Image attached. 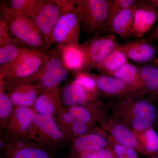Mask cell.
<instances>
[{
    "instance_id": "obj_1",
    "label": "cell",
    "mask_w": 158,
    "mask_h": 158,
    "mask_svg": "<svg viewBox=\"0 0 158 158\" xmlns=\"http://www.w3.org/2000/svg\"><path fill=\"white\" fill-rule=\"evenodd\" d=\"M110 4V0L77 1L85 34L94 37L108 32Z\"/></svg>"
},
{
    "instance_id": "obj_2",
    "label": "cell",
    "mask_w": 158,
    "mask_h": 158,
    "mask_svg": "<svg viewBox=\"0 0 158 158\" xmlns=\"http://www.w3.org/2000/svg\"><path fill=\"white\" fill-rule=\"evenodd\" d=\"M9 35L12 41L21 47L33 50H48L44 37L31 18L20 13L9 21Z\"/></svg>"
},
{
    "instance_id": "obj_3",
    "label": "cell",
    "mask_w": 158,
    "mask_h": 158,
    "mask_svg": "<svg viewBox=\"0 0 158 158\" xmlns=\"http://www.w3.org/2000/svg\"><path fill=\"white\" fill-rule=\"evenodd\" d=\"M51 55V52L48 50L29 49L17 61L0 69L1 80L12 81L30 78L40 70Z\"/></svg>"
},
{
    "instance_id": "obj_4",
    "label": "cell",
    "mask_w": 158,
    "mask_h": 158,
    "mask_svg": "<svg viewBox=\"0 0 158 158\" xmlns=\"http://www.w3.org/2000/svg\"><path fill=\"white\" fill-rule=\"evenodd\" d=\"M63 9L59 1L37 0L33 6L22 14L34 20L43 35L47 44L50 47L53 44L54 28Z\"/></svg>"
},
{
    "instance_id": "obj_5",
    "label": "cell",
    "mask_w": 158,
    "mask_h": 158,
    "mask_svg": "<svg viewBox=\"0 0 158 158\" xmlns=\"http://www.w3.org/2000/svg\"><path fill=\"white\" fill-rule=\"evenodd\" d=\"M81 15L77 6V1L63 9L53 32V42L57 48L68 44H79L82 29Z\"/></svg>"
},
{
    "instance_id": "obj_6",
    "label": "cell",
    "mask_w": 158,
    "mask_h": 158,
    "mask_svg": "<svg viewBox=\"0 0 158 158\" xmlns=\"http://www.w3.org/2000/svg\"><path fill=\"white\" fill-rule=\"evenodd\" d=\"M119 45L115 35L110 34L92 37L81 44L85 56L84 71L96 69L98 65Z\"/></svg>"
},
{
    "instance_id": "obj_7",
    "label": "cell",
    "mask_w": 158,
    "mask_h": 158,
    "mask_svg": "<svg viewBox=\"0 0 158 158\" xmlns=\"http://www.w3.org/2000/svg\"><path fill=\"white\" fill-rule=\"evenodd\" d=\"M129 98L132 107L131 125L137 131L152 127L157 118L156 109L151 102L145 99L133 100Z\"/></svg>"
},
{
    "instance_id": "obj_8",
    "label": "cell",
    "mask_w": 158,
    "mask_h": 158,
    "mask_svg": "<svg viewBox=\"0 0 158 158\" xmlns=\"http://www.w3.org/2000/svg\"><path fill=\"white\" fill-rule=\"evenodd\" d=\"M94 76L99 90L108 96L127 98L141 97L147 94L146 91L135 89L112 76Z\"/></svg>"
},
{
    "instance_id": "obj_9",
    "label": "cell",
    "mask_w": 158,
    "mask_h": 158,
    "mask_svg": "<svg viewBox=\"0 0 158 158\" xmlns=\"http://www.w3.org/2000/svg\"><path fill=\"white\" fill-rule=\"evenodd\" d=\"M158 21V9L148 2L140 1L135 11L131 37L143 38Z\"/></svg>"
},
{
    "instance_id": "obj_10",
    "label": "cell",
    "mask_w": 158,
    "mask_h": 158,
    "mask_svg": "<svg viewBox=\"0 0 158 158\" xmlns=\"http://www.w3.org/2000/svg\"><path fill=\"white\" fill-rule=\"evenodd\" d=\"M119 47L128 59L138 63L152 62L155 59L156 50L147 40L138 38L133 41L120 44Z\"/></svg>"
},
{
    "instance_id": "obj_11",
    "label": "cell",
    "mask_w": 158,
    "mask_h": 158,
    "mask_svg": "<svg viewBox=\"0 0 158 158\" xmlns=\"http://www.w3.org/2000/svg\"><path fill=\"white\" fill-rule=\"evenodd\" d=\"M140 3V1H138L116 15L111 22L108 32L123 38L131 37L135 11Z\"/></svg>"
},
{
    "instance_id": "obj_12",
    "label": "cell",
    "mask_w": 158,
    "mask_h": 158,
    "mask_svg": "<svg viewBox=\"0 0 158 158\" xmlns=\"http://www.w3.org/2000/svg\"><path fill=\"white\" fill-rule=\"evenodd\" d=\"M65 68L76 72L84 71L85 56L81 44H68L57 48Z\"/></svg>"
},
{
    "instance_id": "obj_13",
    "label": "cell",
    "mask_w": 158,
    "mask_h": 158,
    "mask_svg": "<svg viewBox=\"0 0 158 158\" xmlns=\"http://www.w3.org/2000/svg\"><path fill=\"white\" fill-rule=\"evenodd\" d=\"M41 88L35 85L23 84L12 90L10 98L13 104L19 106L28 107L35 103Z\"/></svg>"
},
{
    "instance_id": "obj_14",
    "label": "cell",
    "mask_w": 158,
    "mask_h": 158,
    "mask_svg": "<svg viewBox=\"0 0 158 158\" xmlns=\"http://www.w3.org/2000/svg\"><path fill=\"white\" fill-rule=\"evenodd\" d=\"M138 67L147 93L158 99V59Z\"/></svg>"
},
{
    "instance_id": "obj_15",
    "label": "cell",
    "mask_w": 158,
    "mask_h": 158,
    "mask_svg": "<svg viewBox=\"0 0 158 158\" xmlns=\"http://www.w3.org/2000/svg\"><path fill=\"white\" fill-rule=\"evenodd\" d=\"M111 76L121 80L135 89L146 92L138 66L128 62Z\"/></svg>"
},
{
    "instance_id": "obj_16",
    "label": "cell",
    "mask_w": 158,
    "mask_h": 158,
    "mask_svg": "<svg viewBox=\"0 0 158 158\" xmlns=\"http://www.w3.org/2000/svg\"><path fill=\"white\" fill-rule=\"evenodd\" d=\"M111 133L117 143L131 148L145 155L144 148L135 132L122 124L114 125Z\"/></svg>"
},
{
    "instance_id": "obj_17",
    "label": "cell",
    "mask_w": 158,
    "mask_h": 158,
    "mask_svg": "<svg viewBox=\"0 0 158 158\" xmlns=\"http://www.w3.org/2000/svg\"><path fill=\"white\" fill-rule=\"evenodd\" d=\"M93 97L84 88L74 83L66 85L62 94V102L67 106L85 105Z\"/></svg>"
},
{
    "instance_id": "obj_18",
    "label": "cell",
    "mask_w": 158,
    "mask_h": 158,
    "mask_svg": "<svg viewBox=\"0 0 158 158\" xmlns=\"http://www.w3.org/2000/svg\"><path fill=\"white\" fill-rule=\"evenodd\" d=\"M107 140L98 134L83 135L77 138L74 147L78 152L84 153L97 152L108 147Z\"/></svg>"
},
{
    "instance_id": "obj_19",
    "label": "cell",
    "mask_w": 158,
    "mask_h": 158,
    "mask_svg": "<svg viewBox=\"0 0 158 158\" xmlns=\"http://www.w3.org/2000/svg\"><path fill=\"white\" fill-rule=\"evenodd\" d=\"M126 54L119 47L98 65L96 69L102 75L111 76L122 65L127 63Z\"/></svg>"
},
{
    "instance_id": "obj_20",
    "label": "cell",
    "mask_w": 158,
    "mask_h": 158,
    "mask_svg": "<svg viewBox=\"0 0 158 158\" xmlns=\"http://www.w3.org/2000/svg\"><path fill=\"white\" fill-rule=\"evenodd\" d=\"M28 50L17 45L11 40L0 42V69L17 61Z\"/></svg>"
},
{
    "instance_id": "obj_21",
    "label": "cell",
    "mask_w": 158,
    "mask_h": 158,
    "mask_svg": "<svg viewBox=\"0 0 158 158\" xmlns=\"http://www.w3.org/2000/svg\"><path fill=\"white\" fill-rule=\"evenodd\" d=\"M59 100L57 88L46 91L36 100L35 110L38 114L52 115L56 111Z\"/></svg>"
},
{
    "instance_id": "obj_22",
    "label": "cell",
    "mask_w": 158,
    "mask_h": 158,
    "mask_svg": "<svg viewBox=\"0 0 158 158\" xmlns=\"http://www.w3.org/2000/svg\"><path fill=\"white\" fill-rule=\"evenodd\" d=\"M33 123L52 139L58 140L63 137L62 132L58 128L52 115L36 113L34 115Z\"/></svg>"
},
{
    "instance_id": "obj_23",
    "label": "cell",
    "mask_w": 158,
    "mask_h": 158,
    "mask_svg": "<svg viewBox=\"0 0 158 158\" xmlns=\"http://www.w3.org/2000/svg\"><path fill=\"white\" fill-rule=\"evenodd\" d=\"M135 133L144 148L145 155L150 156L158 152V135L152 127Z\"/></svg>"
},
{
    "instance_id": "obj_24",
    "label": "cell",
    "mask_w": 158,
    "mask_h": 158,
    "mask_svg": "<svg viewBox=\"0 0 158 158\" xmlns=\"http://www.w3.org/2000/svg\"><path fill=\"white\" fill-rule=\"evenodd\" d=\"M34 113L27 107L19 106L15 110V123L20 132H25L30 129L33 123Z\"/></svg>"
},
{
    "instance_id": "obj_25",
    "label": "cell",
    "mask_w": 158,
    "mask_h": 158,
    "mask_svg": "<svg viewBox=\"0 0 158 158\" xmlns=\"http://www.w3.org/2000/svg\"><path fill=\"white\" fill-rule=\"evenodd\" d=\"M73 83L81 86L93 96L97 95L99 90L94 75L90 74L85 71L77 73Z\"/></svg>"
},
{
    "instance_id": "obj_26",
    "label": "cell",
    "mask_w": 158,
    "mask_h": 158,
    "mask_svg": "<svg viewBox=\"0 0 158 158\" xmlns=\"http://www.w3.org/2000/svg\"><path fill=\"white\" fill-rule=\"evenodd\" d=\"M11 158H51L43 150L34 147L19 148L11 156Z\"/></svg>"
},
{
    "instance_id": "obj_27",
    "label": "cell",
    "mask_w": 158,
    "mask_h": 158,
    "mask_svg": "<svg viewBox=\"0 0 158 158\" xmlns=\"http://www.w3.org/2000/svg\"><path fill=\"white\" fill-rule=\"evenodd\" d=\"M138 1L137 0H110L108 24L109 29L111 22L116 15L123 10L135 4Z\"/></svg>"
},
{
    "instance_id": "obj_28",
    "label": "cell",
    "mask_w": 158,
    "mask_h": 158,
    "mask_svg": "<svg viewBox=\"0 0 158 158\" xmlns=\"http://www.w3.org/2000/svg\"><path fill=\"white\" fill-rule=\"evenodd\" d=\"M65 67L62 56L59 50L52 51L51 56L40 69V71L52 72Z\"/></svg>"
},
{
    "instance_id": "obj_29",
    "label": "cell",
    "mask_w": 158,
    "mask_h": 158,
    "mask_svg": "<svg viewBox=\"0 0 158 158\" xmlns=\"http://www.w3.org/2000/svg\"><path fill=\"white\" fill-rule=\"evenodd\" d=\"M13 108V103L11 98L3 90L1 86L0 92V117L5 119L10 115Z\"/></svg>"
},
{
    "instance_id": "obj_30",
    "label": "cell",
    "mask_w": 158,
    "mask_h": 158,
    "mask_svg": "<svg viewBox=\"0 0 158 158\" xmlns=\"http://www.w3.org/2000/svg\"><path fill=\"white\" fill-rule=\"evenodd\" d=\"M111 149L115 158H139L135 150L118 143L114 144Z\"/></svg>"
},
{
    "instance_id": "obj_31",
    "label": "cell",
    "mask_w": 158,
    "mask_h": 158,
    "mask_svg": "<svg viewBox=\"0 0 158 158\" xmlns=\"http://www.w3.org/2000/svg\"><path fill=\"white\" fill-rule=\"evenodd\" d=\"M75 118L76 120L87 123L92 118L91 113L87 108L83 106H73L71 107L69 111Z\"/></svg>"
},
{
    "instance_id": "obj_32",
    "label": "cell",
    "mask_w": 158,
    "mask_h": 158,
    "mask_svg": "<svg viewBox=\"0 0 158 158\" xmlns=\"http://www.w3.org/2000/svg\"><path fill=\"white\" fill-rule=\"evenodd\" d=\"M73 124V130L76 135H83L88 131V127L85 123L76 120Z\"/></svg>"
},
{
    "instance_id": "obj_33",
    "label": "cell",
    "mask_w": 158,
    "mask_h": 158,
    "mask_svg": "<svg viewBox=\"0 0 158 158\" xmlns=\"http://www.w3.org/2000/svg\"><path fill=\"white\" fill-rule=\"evenodd\" d=\"M145 37L149 41H158V21L152 29L148 32Z\"/></svg>"
},
{
    "instance_id": "obj_34",
    "label": "cell",
    "mask_w": 158,
    "mask_h": 158,
    "mask_svg": "<svg viewBox=\"0 0 158 158\" xmlns=\"http://www.w3.org/2000/svg\"><path fill=\"white\" fill-rule=\"evenodd\" d=\"M97 153L99 158H115L113 151L110 148L100 150L97 151Z\"/></svg>"
},
{
    "instance_id": "obj_35",
    "label": "cell",
    "mask_w": 158,
    "mask_h": 158,
    "mask_svg": "<svg viewBox=\"0 0 158 158\" xmlns=\"http://www.w3.org/2000/svg\"><path fill=\"white\" fill-rule=\"evenodd\" d=\"M63 119L67 123H73L76 120L72 114L69 112L64 113L63 116Z\"/></svg>"
},
{
    "instance_id": "obj_36",
    "label": "cell",
    "mask_w": 158,
    "mask_h": 158,
    "mask_svg": "<svg viewBox=\"0 0 158 158\" xmlns=\"http://www.w3.org/2000/svg\"><path fill=\"white\" fill-rule=\"evenodd\" d=\"M148 2L158 9V0H148Z\"/></svg>"
},
{
    "instance_id": "obj_37",
    "label": "cell",
    "mask_w": 158,
    "mask_h": 158,
    "mask_svg": "<svg viewBox=\"0 0 158 158\" xmlns=\"http://www.w3.org/2000/svg\"><path fill=\"white\" fill-rule=\"evenodd\" d=\"M149 158H158V152L153 155L150 156Z\"/></svg>"
}]
</instances>
